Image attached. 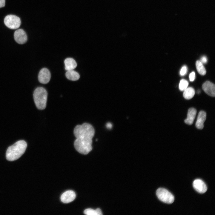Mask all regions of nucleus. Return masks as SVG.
I'll return each mask as SVG.
<instances>
[{"label":"nucleus","instance_id":"39448f33","mask_svg":"<svg viewBox=\"0 0 215 215\" xmlns=\"http://www.w3.org/2000/svg\"><path fill=\"white\" fill-rule=\"evenodd\" d=\"M156 195L159 200L165 203L171 204L174 201L173 196L165 188H158L156 191Z\"/></svg>","mask_w":215,"mask_h":215},{"label":"nucleus","instance_id":"423d86ee","mask_svg":"<svg viewBox=\"0 0 215 215\" xmlns=\"http://www.w3.org/2000/svg\"><path fill=\"white\" fill-rule=\"evenodd\" d=\"M4 22L7 27L12 29L18 28L21 24L20 18L13 15H9L6 16L4 19Z\"/></svg>","mask_w":215,"mask_h":215},{"label":"nucleus","instance_id":"412c9836","mask_svg":"<svg viewBox=\"0 0 215 215\" xmlns=\"http://www.w3.org/2000/svg\"><path fill=\"white\" fill-rule=\"evenodd\" d=\"M190 80L191 81H193L195 78V73L194 72H192L189 75Z\"/></svg>","mask_w":215,"mask_h":215},{"label":"nucleus","instance_id":"20e7f679","mask_svg":"<svg viewBox=\"0 0 215 215\" xmlns=\"http://www.w3.org/2000/svg\"><path fill=\"white\" fill-rule=\"evenodd\" d=\"M74 146L76 149L79 153L87 154L92 149V143L76 139L74 142Z\"/></svg>","mask_w":215,"mask_h":215},{"label":"nucleus","instance_id":"a211bd4d","mask_svg":"<svg viewBox=\"0 0 215 215\" xmlns=\"http://www.w3.org/2000/svg\"><path fill=\"white\" fill-rule=\"evenodd\" d=\"M196 66L198 72L202 75H204L206 73V70L203 64L199 60L196 62Z\"/></svg>","mask_w":215,"mask_h":215},{"label":"nucleus","instance_id":"dca6fc26","mask_svg":"<svg viewBox=\"0 0 215 215\" xmlns=\"http://www.w3.org/2000/svg\"><path fill=\"white\" fill-rule=\"evenodd\" d=\"M195 93V91L194 88L189 87L184 90L183 96L186 99H190L194 96Z\"/></svg>","mask_w":215,"mask_h":215},{"label":"nucleus","instance_id":"4be33fe9","mask_svg":"<svg viewBox=\"0 0 215 215\" xmlns=\"http://www.w3.org/2000/svg\"><path fill=\"white\" fill-rule=\"evenodd\" d=\"M200 61L202 64H205L207 62V59L205 56H203L201 58Z\"/></svg>","mask_w":215,"mask_h":215},{"label":"nucleus","instance_id":"f3484780","mask_svg":"<svg viewBox=\"0 0 215 215\" xmlns=\"http://www.w3.org/2000/svg\"><path fill=\"white\" fill-rule=\"evenodd\" d=\"M85 214L87 215H102V214L101 209L97 208L96 210L91 208H87L84 211Z\"/></svg>","mask_w":215,"mask_h":215},{"label":"nucleus","instance_id":"b1692460","mask_svg":"<svg viewBox=\"0 0 215 215\" xmlns=\"http://www.w3.org/2000/svg\"><path fill=\"white\" fill-rule=\"evenodd\" d=\"M106 127L110 129L112 127V125L110 123H108L106 125Z\"/></svg>","mask_w":215,"mask_h":215},{"label":"nucleus","instance_id":"1a4fd4ad","mask_svg":"<svg viewBox=\"0 0 215 215\" xmlns=\"http://www.w3.org/2000/svg\"><path fill=\"white\" fill-rule=\"evenodd\" d=\"M202 88L207 94L212 97H215V85L209 81H206L202 85Z\"/></svg>","mask_w":215,"mask_h":215},{"label":"nucleus","instance_id":"6e6552de","mask_svg":"<svg viewBox=\"0 0 215 215\" xmlns=\"http://www.w3.org/2000/svg\"><path fill=\"white\" fill-rule=\"evenodd\" d=\"M50 72L46 68L42 69L39 73L38 80L41 83L44 84L48 83L50 80Z\"/></svg>","mask_w":215,"mask_h":215},{"label":"nucleus","instance_id":"f257e3e1","mask_svg":"<svg viewBox=\"0 0 215 215\" xmlns=\"http://www.w3.org/2000/svg\"><path fill=\"white\" fill-rule=\"evenodd\" d=\"M74 133L76 139L92 143L95 130L91 125L85 123L77 125L74 129Z\"/></svg>","mask_w":215,"mask_h":215},{"label":"nucleus","instance_id":"7ed1b4c3","mask_svg":"<svg viewBox=\"0 0 215 215\" xmlns=\"http://www.w3.org/2000/svg\"><path fill=\"white\" fill-rule=\"evenodd\" d=\"M47 95V91L43 87H38L34 91L33 94L34 101L38 109L42 110L45 108Z\"/></svg>","mask_w":215,"mask_h":215},{"label":"nucleus","instance_id":"ddd939ff","mask_svg":"<svg viewBox=\"0 0 215 215\" xmlns=\"http://www.w3.org/2000/svg\"><path fill=\"white\" fill-rule=\"evenodd\" d=\"M196 113V110L194 108H189L188 111L187 118L184 120V122L189 125L193 123Z\"/></svg>","mask_w":215,"mask_h":215},{"label":"nucleus","instance_id":"0eeeda50","mask_svg":"<svg viewBox=\"0 0 215 215\" xmlns=\"http://www.w3.org/2000/svg\"><path fill=\"white\" fill-rule=\"evenodd\" d=\"M14 36L15 41L20 44L25 43L27 40V34L22 29H19L16 30L14 32Z\"/></svg>","mask_w":215,"mask_h":215},{"label":"nucleus","instance_id":"2eb2a0df","mask_svg":"<svg viewBox=\"0 0 215 215\" xmlns=\"http://www.w3.org/2000/svg\"><path fill=\"white\" fill-rule=\"evenodd\" d=\"M66 77L69 80L72 81H76L80 78L79 73L73 70H67L65 74Z\"/></svg>","mask_w":215,"mask_h":215},{"label":"nucleus","instance_id":"f8f14e48","mask_svg":"<svg viewBox=\"0 0 215 215\" xmlns=\"http://www.w3.org/2000/svg\"><path fill=\"white\" fill-rule=\"evenodd\" d=\"M206 114L203 111H200L198 114L196 123V127L199 129H202L204 127V123L206 119Z\"/></svg>","mask_w":215,"mask_h":215},{"label":"nucleus","instance_id":"5701e85b","mask_svg":"<svg viewBox=\"0 0 215 215\" xmlns=\"http://www.w3.org/2000/svg\"><path fill=\"white\" fill-rule=\"evenodd\" d=\"M5 0H0V8L5 6Z\"/></svg>","mask_w":215,"mask_h":215},{"label":"nucleus","instance_id":"393cba45","mask_svg":"<svg viewBox=\"0 0 215 215\" xmlns=\"http://www.w3.org/2000/svg\"><path fill=\"white\" fill-rule=\"evenodd\" d=\"M200 92V90H198L197 93H199Z\"/></svg>","mask_w":215,"mask_h":215},{"label":"nucleus","instance_id":"9b49d317","mask_svg":"<svg viewBox=\"0 0 215 215\" xmlns=\"http://www.w3.org/2000/svg\"><path fill=\"white\" fill-rule=\"evenodd\" d=\"M76 197V194L72 190H68L64 192L61 196V200L63 203H69L72 202Z\"/></svg>","mask_w":215,"mask_h":215},{"label":"nucleus","instance_id":"aec40b11","mask_svg":"<svg viewBox=\"0 0 215 215\" xmlns=\"http://www.w3.org/2000/svg\"><path fill=\"white\" fill-rule=\"evenodd\" d=\"M187 67L186 66H183L181 69L180 71V75L181 76H184L187 71Z\"/></svg>","mask_w":215,"mask_h":215},{"label":"nucleus","instance_id":"f03ea898","mask_svg":"<svg viewBox=\"0 0 215 215\" xmlns=\"http://www.w3.org/2000/svg\"><path fill=\"white\" fill-rule=\"evenodd\" d=\"M27 147V144L24 140L16 142L7 149L6 153L7 159L10 161L17 159L24 153Z\"/></svg>","mask_w":215,"mask_h":215},{"label":"nucleus","instance_id":"6ab92c4d","mask_svg":"<svg viewBox=\"0 0 215 215\" xmlns=\"http://www.w3.org/2000/svg\"><path fill=\"white\" fill-rule=\"evenodd\" d=\"M188 85V82L186 80L183 79H181L179 85V89L181 91H184L185 90Z\"/></svg>","mask_w":215,"mask_h":215},{"label":"nucleus","instance_id":"4468645a","mask_svg":"<svg viewBox=\"0 0 215 215\" xmlns=\"http://www.w3.org/2000/svg\"><path fill=\"white\" fill-rule=\"evenodd\" d=\"M65 65V69L67 70H73L77 66L76 61L73 59L68 58L66 59L64 61Z\"/></svg>","mask_w":215,"mask_h":215},{"label":"nucleus","instance_id":"9d476101","mask_svg":"<svg viewBox=\"0 0 215 215\" xmlns=\"http://www.w3.org/2000/svg\"><path fill=\"white\" fill-rule=\"evenodd\" d=\"M193 186L195 190L199 193L203 194L207 191V188L204 182L199 179H195L193 182Z\"/></svg>","mask_w":215,"mask_h":215}]
</instances>
